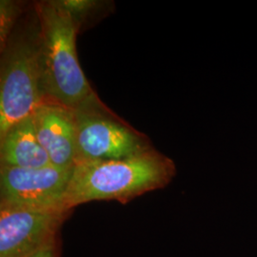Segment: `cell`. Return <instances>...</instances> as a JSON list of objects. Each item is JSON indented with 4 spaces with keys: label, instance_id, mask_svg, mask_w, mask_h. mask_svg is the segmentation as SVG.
Listing matches in <instances>:
<instances>
[{
    "label": "cell",
    "instance_id": "9",
    "mask_svg": "<svg viewBox=\"0 0 257 257\" xmlns=\"http://www.w3.org/2000/svg\"><path fill=\"white\" fill-rule=\"evenodd\" d=\"M21 13L20 4L8 1H0V46L1 51L7 45L10 37L12 36L14 29L16 28L17 20Z\"/></svg>",
    "mask_w": 257,
    "mask_h": 257
},
{
    "label": "cell",
    "instance_id": "6",
    "mask_svg": "<svg viewBox=\"0 0 257 257\" xmlns=\"http://www.w3.org/2000/svg\"><path fill=\"white\" fill-rule=\"evenodd\" d=\"M69 211L0 208V257H26L53 245Z\"/></svg>",
    "mask_w": 257,
    "mask_h": 257
},
{
    "label": "cell",
    "instance_id": "7",
    "mask_svg": "<svg viewBox=\"0 0 257 257\" xmlns=\"http://www.w3.org/2000/svg\"><path fill=\"white\" fill-rule=\"evenodd\" d=\"M38 141L52 165L71 169L77 159V127L74 110L43 102L32 115Z\"/></svg>",
    "mask_w": 257,
    "mask_h": 257
},
{
    "label": "cell",
    "instance_id": "8",
    "mask_svg": "<svg viewBox=\"0 0 257 257\" xmlns=\"http://www.w3.org/2000/svg\"><path fill=\"white\" fill-rule=\"evenodd\" d=\"M1 165L39 169L52 165L46 151L38 141L32 115L10 128L0 138Z\"/></svg>",
    "mask_w": 257,
    "mask_h": 257
},
{
    "label": "cell",
    "instance_id": "10",
    "mask_svg": "<svg viewBox=\"0 0 257 257\" xmlns=\"http://www.w3.org/2000/svg\"><path fill=\"white\" fill-rule=\"evenodd\" d=\"M26 257H55V246L49 245Z\"/></svg>",
    "mask_w": 257,
    "mask_h": 257
},
{
    "label": "cell",
    "instance_id": "3",
    "mask_svg": "<svg viewBox=\"0 0 257 257\" xmlns=\"http://www.w3.org/2000/svg\"><path fill=\"white\" fill-rule=\"evenodd\" d=\"M40 25L36 18L16 28L1 51L0 138L33 115L45 101L42 89Z\"/></svg>",
    "mask_w": 257,
    "mask_h": 257
},
{
    "label": "cell",
    "instance_id": "1",
    "mask_svg": "<svg viewBox=\"0 0 257 257\" xmlns=\"http://www.w3.org/2000/svg\"><path fill=\"white\" fill-rule=\"evenodd\" d=\"M175 175V162L154 148L123 159L78 162L65 194V210L94 200L126 204L143 193L165 188Z\"/></svg>",
    "mask_w": 257,
    "mask_h": 257
},
{
    "label": "cell",
    "instance_id": "4",
    "mask_svg": "<svg viewBox=\"0 0 257 257\" xmlns=\"http://www.w3.org/2000/svg\"><path fill=\"white\" fill-rule=\"evenodd\" d=\"M74 112L76 163L128 158L153 148L145 136L114 115L101 101Z\"/></svg>",
    "mask_w": 257,
    "mask_h": 257
},
{
    "label": "cell",
    "instance_id": "2",
    "mask_svg": "<svg viewBox=\"0 0 257 257\" xmlns=\"http://www.w3.org/2000/svg\"><path fill=\"white\" fill-rule=\"evenodd\" d=\"M35 10L40 25L45 101L73 110L100 101L77 59L75 39L80 23L59 1L38 2Z\"/></svg>",
    "mask_w": 257,
    "mask_h": 257
},
{
    "label": "cell",
    "instance_id": "5",
    "mask_svg": "<svg viewBox=\"0 0 257 257\" xmlns=\"http://www.w3.org/2000/svg\"><path fill=\"white\" fill-rule=\"evenodd\" d=\"M73 170L53 165L39 169L0 165V208L65 210Z\"/></svg>",
    "mask_w": 257,
    "mask_h": 257
}]
</instances>
